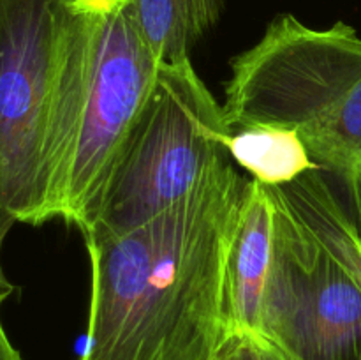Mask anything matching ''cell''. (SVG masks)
Returning a JSON list of instances; mask_svg holds the SVG:
<instances>
[{
  "mask_svg": "<svg viewBox=\"0 0 361 360\" xmlns=\"http://www.w3.org/2000/svg\"><path fill=\"white\" fill-rule=\"evenodd\" d=\"M250 176L233 161L122 233L83 236L90 258L80 360H217L233 337L228 256Z\"/></svg>",
  "mask_w": 361,
  "mask_h": 360,
  "instance_id": "obj_1",
  "label": "cell"
},
{
  "mask_svg": "<svg viewBox=\"0 0 361 360\" xmlns=\"http://www.w3.org/2000/svg\"><path fill=\"white\" fill-rule=\"evenodd\" d=\"M275 203L250 179L228 256V313L233 334H259L261 302L271 260Z\"/></svg>",
  "mask_w": 361,
  "mask_h": 360,
  "instance_id": "obj_7",
  "label": "cell"
},
{
  "mask_svg": "<svg viewBox=\"0 0 361 360\" xmlns=\"http://www.w3.org/2000/svg\"><path fill=\"white\" fill-rule=\"evenodd\" d=\"M14 292H16V286L11 284V282L7 281V277H0V307H2V304L6 302ZM0 360H23L20 352L14 348L13 342L7 337L2 320H0Z\"/></svg>",
  "mask_w": 361,
  "mask_h": 360,
  "instance_id": "obj_11",
  "label": "cell"
},
{
  "mask_svg": "<svg viewBox=\"0 0 361 360\" xmlns=\"http://www.w3.org/2000/svg\"><path fill=\"white\" fill-rule=\"evenodd\" d=\"M226 124L295 129L321 172L361 201V37L337 21L317 30L279 14L263 37L231 60Z\"/></svg>",
  "mask_w": 361,
  "mask_h": 360,
  "instance_id": "obj_2",
  "label": "cell"
},
{
  "mask_svg": "<svg viewBox=\"0 0 361 360\" xmlns=\"http://www.w3.org/2000/svg\"><path fill=\"white\" fill-rule=\"evenodd\" d=\"M134 25L161 64L189 53L221 20L224 0H123Z\"/></svg>",
  "mask_w": 361,
  "mask_h": 360,
  "instance_id": "obj_8",
  "label": "cell"
},
{
  "mask_svg": "<svg viewBox=\"0 0 361 360\" xmlns=\"http://www.w3.org/2000/svg\"><path fill=\"white\" fill-rule=\"evenodd\" d=\"M217 360H261L259 335L235 334L226 342Z\"/></svg>",
  "mask_w": 361,
  "mask_h": 360,
  "instance_id": "obj_10",
  "label": "cell"
},
{
  "mask_svg": "<svg viewBox=\"0 0 361 360\" xmlns=\"http://www.w3.org/2000/svg\"><path fill=\"white\" fill-rule=\"evenodd\" d=\"M259 348H261V360H289L284 353L279 352L271 342L263 339L259 335Z\"/></svg>",
  "mask_w": 361,
  "mask_h": 360,
  "instance_id": "obj_12",
  "label": "cell"
},
{
  "mask_svg": "<svg viewBox=\"0 0 361 360\" xmlns=\"http://www.w3.org/2000/svg\"><path fill=\"white\" fill-rule=\"evenodd\" d=\"M78 0H0V277L14 224L51 221L63 62Z\"/></svg>",
  "mask_w": 361,
  "mask_h": 360,
  "instance_id": "obj_4",
  "label": "cell"
},
{
  "mask_svg": "<svg viewBox=\"0 0 361 360\" xmlns=\"http://www.w3.org/2000/svg\"><path fill=\"white\" fill-rule=\"evenodd\" d=\"M231 129L190 59L161 64L147 106L109 175L92 233H122L182 200L233 161Z\"/></svg>",
  "mask_w": 361,
  "mask_h": 360,
  "instance_id": "obj_5",
  "label": "cell"
},
{
  "mask_svg": "<svg viewBox=\"0 0 361 360\" xmlns=\"http://www.w3.org/2000/svg\"><path fill=\"white\" fill-rule=\"evenodd\" d=\"M228 152L238 168L264 187H284L309 172H321L295 129L271 124L231 131Z\"/></svg>",
  "mask_w": 361,
  "mask_h": 360,
  "instance_id": "obj_9",
  "label": "cell"
},
{
  "mask_svg": "<svg viewBox=\"0 0 361 360\" xmlns=\"http://www.w3.org/2000/svg\"><path fill=\"white\" fill-rule=\"evenodd\" d=\"M259 334L289 360H361V286L275 187Z\"/></svg>",
  "mask_w": 361,
  "mask_h": 360,
  "instance_id": "obj_6",
  "label": "cell"
},
{
  "mask_svg": "<svg viewBox=\"0 0 361 360\" xmlns=\"http://www.w3.org/2000/svg\"><path fill=\"white\" fill-rule=\"evenodd\" d=\"M355 215H356V222H358V228L361 232V201H360V207L355 210Z\"/></svg>",
  "mask_w": 361,
  "mask_h": 360,
  "instance_id": "obj_13",
  "label": "cell"
},
{
  "mask_svg": "<svg viewBox=\"0 0 361 360\" xmlns=\"http://www.w3.org/2000/svg\"><path fill=\"white\" fill-rule=\"evenodd\" d=\"M159 67L123 0H78L60 88L51 217L81 235L94 224Z\"/></svg>",
  "mask_w": 361,
  "mask_h": 360,
  "instance_id": "obj_3",
  "label": "cell"
}]
</instances>
